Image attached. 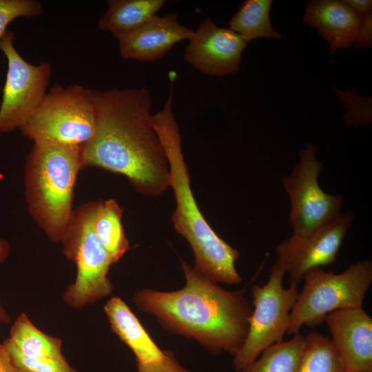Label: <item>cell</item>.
I'll use <instances>...</instances> for the list:
<instances>
[{
	"mask_svg": "<svg viewBox=\"0 0 372 372\" xmlns=\"http://www.w3.org/2000/svg\"><path fill=\"white\" fill-rule=\"evenodd\" d=\"M87 91L96 127L92 138L82 146L81 169L100 167L123 175L141 194H163L169 187L170 170L150 123L149 91L145 87Z\"/></svg>",
	"mask_w": 372,
	"mask_h": 372,
	"instance_id": "1",
	"label": "cell"
},
{
	"mask_svg": "<svg viewBox=\"0 0 372 372\" xmlns=\"http://www.w3.org/2000/svg\"><path fill=\"white\" fill-rule=\"evenodd\" d=\"M185 285L172 291L142 289L133 302L172 333L193 339L212 353L233 356L247 337L252 309L243 289L228 291L180 260Z\"/></svg>",
	"mask_w": 372,
	"mask_h": 372,
	"instance_id": "2",
	"label": "cell"
},
{
	"mask_svg": "<svg viewBox=\"0 0 372 372\" xmlns=\"http://www.w3.org/2000/svg\"><path fill=\"white\" fill-rule=\"evenodd\" d=\"M172 99L171 87L163 109L151 114L149 120L160 138L169 166V187L174 191L176 203L172 216L173 225L189 243L196 270L218 283L238 284L242 281L235 266L239 258L238 251L215 233L193 196Z\"/></svg>",
	"mask_w": 372,
	"mask_h": 372,
	"instance_id": "3",
	"label": "cell"
},
{
	"mask_svg": "<svg viewBox=\"0 0 372 372\" xmlns=\"http://www.w3.org/2000/svg\"><path fill=\"white\" fill-rule=\"evenodd\" d=\"M82 146L34 142L25 166L30 215L53 242H61L70 221L73 192L81 169Z\"/></svg>",
	"mask_w": 372,
	"mask_h": 372,
	"instance_id": "4",
	"label": "cell"
},
{
	"mask_svg": "<svg viewBox=\"0 0 372 372\" xmlns=\"http://www.w3.org/2000/svg\"><path fill=\"white\" fill-rule=\"evenodd\" d=\"M302 279L304 287L290 312L288 334L298 332L304 324H321L334 311L362 307L372 283V262L358 261L340 273L316 267L309 270Z\"/></svg>",
	"mask_w": 372,
	"mask_h": 372,
	"instance_id": "5",
	"label": "cell"
},
{
	"mask_svg": "<svg viewBox=\"0 0 372 372\" xmlns=\"http://www.w3.org/2000/svg\"><path fill=\"white\" fill-rule=\"evenodd\" d=\"M96 203L89 202L73 211L61 241L63 253L76 265V277L68 286L63 300L73 309H81L112 293L107 274L114 264L101 245L93 227Z\"/></svg>",
	"mask_w": 372,
	"mask_h": 372,
	"instance_id": "6",
	"label": "cell"
},
{
	"mask_svg": "<svg viewBox=\"0 0 372 372\" xmlns=\"http://www.w3.org/2000/svg\"><path fill=\"white\" fill-rule=\"evenodd\" d=\"M95 127L94 108L87 88L55 83L20 130L34 142L83 146L93 136Z\"/></svg>",
	"mask_w": 372,
	"mask_h": 372,
	"instance_id": "7",
	"label": "cell"
},
{
	"mask_svg": "<svg viewBox=\"0 0 372 372\" xmlns=\"http://www.w3.org/2000/svg\"><path fill=\"white\" fill-rule=\"evenodd\" d=\"M285 271L273 265L268 281L252 287L253 306L247 337L234 355L237 371L258 358L267 347L282 341L287 333L289 316L298 291V285H282Z\"/></svg>",
	"mask_w": 372,
	"mask_h": 372,
	"instance_id": "8",
	"label": "cell"
},
{
	"mask_svg": "<svg viewBox=\"0 0 372 372\" xmlns=\"http://www.w3.org/2000/svg\"><path fill=\"white\" fill-rule=\"evenodd\" d=\"M316 152V146L309 143L298 152V162L291 172L282 179L290 199L289 219L293 236H307L342 214L343 197L325 192L318 183L323 165Z\"/></svg>",
	"mask_w": 372,
	"mask_h": 372,
	"instance_id": "9",
	"label": "cell"
},
{
	"mask_svg": "<svg viewBox=\"0 0 372 372\" xmlns=\"http://www.w3.org/2000/svg\"><path fill=\"white\" fill-rule=\"evenodd\" d=\"M15 36L6 31L0 39V50L7 59L8 69L0 105V134L21 129L47 93L51 64L33 65L16 50Z\"/></svg>",
	"mask_w": 372,
	"mask_h": 372,
	"instance_id": "10",
	"label": "cell"
},
{
	"mask_svg": "<svg viewBox=\"0 0 372 372\" xmlns=\"http://www.w3.org/2000/svg\"><path fill=\"white\" fill-rule=\"evenodd\" d=\"M353 220V213L346 211L307 236L291 234L276 247L274 265L289 273L290 284L298 286L309 270L336 261Z\"/></svg>",
	"mask_w": 372,
	"mask_h": 372,
	"instance_id": "11",
	"label": "cell"
},
{
	"mask_svg": "<svg viewBox=\"0 0 372 372\" xmlns=\"http://www.w3.org/2000/svg\"><path fill=\"white\" fill-rule=\"evenodd\" d=\"M184 59L200 72L224 76L238 72L247 43L229 28L210 19L201 22L189 38Z\"/></svg>",
	"mask_w": 372,
	"mask_h": 372,
	"instance_id": "12",
	"label": "cell"
},
{
	"mask_svg": "<svg viewBox=\"0 0 372 372\" xmlns=\"http://www.w3.org/2000/svg\"><path fill=\"white\" fill-rule=\"evenodd\" d=\"M194 30L178 22L176 13L156 14L132 30L114 32L121 56L142 62L157 61L177 43L187 39Z\"/></svg>",
	"mask_w": 372,
	"mask_h": 372,
	"instance_id": "13",
	"label": "cell"
},
{
	"mask_svg": "<svg viewBox=\"0 0 372 372\" xmlns=\"http://www.w3.org/2000/svg\"><path fill=\"white\" fill-rule=\"evenodd\" d=\"M324 322L345 370L372 372V318L362 307L334 311Z\"/></svg>",
	"mask_w": 372,
	"mask_h": 372,
	"instance_id": "14",
	"label": "cell"
},
{
	"mask_svg": "<svg viewBox=\"0 0 372 372\" xmlns=\"http://www.w3.org/2000/svg\"><path fill=\"white\" fill-rule=\"evenodd\" d=\"M362 19L347 3L339 0L311 1L303 16V21L328 42L331 54L352 45Z\"/></svg>",
	"mask_w": 372,
	"mask_h": 372,
	"instance_id": "15",
	"label": "cell"
},
{
	"mask_svg": "<svg viewBox=\"0 0 372 372\" xmlns=\"http://www.w3.org/2000/svg\"><path fill=\"white\" fill-rule=\"evenodd\" d=\"M112 331L134 353L136 363L160 361L164 355L136 316L119 297H112L104 306Z\"/></svg>",
	"mask_w": 372,
	"mask_h": 372,
	"instance_id": "16",
	"label": "cell"
},
{
	"mask_svg": "<svg viewBox=\"0 0 372 372\" xmlns=\"http://www.w3.org/2000/svg\"><path fill=\"white\" fill-rule=\"evenodd\" d=\"M3 344L8 351L24 356L66 360L62 352V340L41 331L25 313L17 317L11 327L9 337Z\"/></svg>",
	"mask_w": 372,
	"mask_h": 372,
	"instance_id": "17",
	"label": "cell"
},
{
	"mask_svg": "<svg viewBox=\"0 0 372 372\" xmlns=\"http://www.w3.org/2000/svg\"><path fill=\"white\" fill-rule=\"evenodd\" d=\"M107 10L98 21L101 30L112 34L136 28L157 12L164 0H109Z\"/></svg>",
	"mask_w": 372,
	"mask_h": 372,
	"instance_id": "18",
	"label": "cell"
},
{
	"mask_svg": "<svg viewBox=\"0 0 372 372\" xmlns=\"http://www.w3.org/2000/svg\"><path fill=\"white\" fill-rule=\"evenodd\" d=\"M123 209L115 199L97 201L93 227L101 245L114 263L130 249L122 223Z\"/></svg>",
	"mask_w": 372,
	"mask_h": 372,
	"instance_id": "19",
	"label": "cell"
},
{
	"mask_svg": "<svg viewBox=\"0 0 372 372\" xmlns=\"http://www.w3.org/2000/svg\"><path fill=\"white\" fill-rule=\"evenodd\" d=\"M271 4V0L245 1L229 20V29L238 34L247 43L257 38H282L270 21Z\"/></svg>",
	"mask_w": 372,
	"mask_h": 372,
	"instance_id": "20",
	"label": "cell"
},
{
	"mask_svg": "<svg viewBox=\"0 0 372 372\" xmlns=\"http://www.w3.org/2000/svg\"><path fill=\"white\" fill-rule=\"evenodd\" d=\"M304 344L299 331L288 341L274 343L240 372H298Z\"/></svg>",
	"mask_w": 372,
	"mask_h": 372,
	"instance_id": "21",
	"label": "cell"
},
{
	"mask_svg": "<svg viewBox=\"0 0 372 372\" xmlns=\"http://www.w3.org/2000/svg\"><path fill=\"white\" fill-rule=\"evenodd\" d=\"M346 370L327 337L310 332L304 336L303 353L298 372H344Z\"/></svg>",
	"mask_w": 372,
	"mask_h": 372,
	"instance_id": "22",
	"label": "cell"
},
{
	"mask_svg": "<svg viewBox=\"0 0 372 372\" xmlns=\"http://www.w3.org/2000/svg\"><path fill=\"white\" fill-rule=\"evenodd\" d=\"M332 88L347 108L342 116L347 126L365 127L371 123V97H364L353 88L346 91H340L335 87Z\"/></svg>",
	"mask_w": 372,
	"mask_h": 372,
	"instance_id": "23",
	"label": "cell"
},
{
	"mask_svg": "<svg viewBox=\"0 0 372 372\" xmlns=\"http://www.w3.org/2000/svg\"><path fill=\"white\" fill-rule=\"evenodd\" d=\"M42 12L41 3L36 0H0V39L12 21L19 17H34Z\"/></svg>",
	"mask_w": 372,
	"mask_h": 372,
	"instance_id": "24",
	"label": "cell"
},
{
	"mask_svg": "<svg viewBox=\"0 0 372 372\" xmlns=\"http://www.w3.org/2000/svg\"><path fill=\"white\" fill-rule=\"evenodd\" d=\"M8 351L21 372H78L66 360L28 357L14 351Z\"/></svg>",
	"mask_w": 372,
	"mask_h": 372,
	"instance_id": "25",
	"label": "cell"
},
{
	"mask_svg": "<svg viewBox=\"0 0 372 372\" xmlns=\"http://www.w3.org/2000/svg\"><path fill=\"white\" fill-rule=\"evenodd\" d=\"M163 352V358L160 361L149 364L136 363L138 372H192L180 364L171 351Z\"/></svg>",
	"mask_w": 372,
	"mask_h": 372,
	"instance_id": "26",
	"label": "cell"
},
{
	"mask_svg": "<svg viewBox=\"0 0 372 372\" xmlns=\"http://www.w3.org/2000/svg\"><path fill=\"white\" fill-rule=\"evenodd\" d=\"M351 45L357 50H364L371 48L372 12L363 17L360 28Z\"/></svg>",
	"mask_w": 372,
	"mask_h": 372,
	"instance_id": "27",
	"label": "cell"
},
{
	"mask_svg": "<svg viewBox=\"0 0 372 372\" xmlns=\"http://www.w3.org/2000/svg\"><path fill=\"white\" fill-rule=\"evenodd\" d=\"M0 372H21L3 343H0Z\"/></svg>",
	"mask_w": 372,
	"mask_h": 372,
	"instance_id": "28",
	"label": "cell"
},
{
	"mask_svg": "<svg viewBox=\"0 0 372 372\" xmlns=\"http://www.w3.org/2000/svg\"><path fill=\"white\" fill-rule=\"evenodd\" d=\"M344 1L362 17L372 12V1L371 0H344Z\"/></svg>",
	"mask_w": 372,
	"mask_h": 372,
	"instance_id": "29",
	"label": "cell"
},
{
	"mask_svg": "<svg viewBox=\"0 0 372 372\" xmlns=\"http://www.w3.org/2000/svg\"><path fill=\"white\" fill-rule=\"evenodd\" d=\"M10 251L8 242L0 238V262H3L8 257Z\"/></svg>",
	"mask_w": 372,
	"mask_h": 372,
	"instance_id": "30",
	"label": "cell"
},
{
	"mask_svg": "<svg viewBox=\"0 0 372 372\" xmlns=\"http://www.w3.org/2000/svg\"><path fill=\"white\" fill-rule=\"evenodd\" d=\"M10 322L11 320L9 315L0 302V323L10 324Z\"/></svg>",
	"mask_w": 372,
	"mask_h": 372,
	"instance_id": "31",
	"label": "cell"
},
{
	"mask_svg": "<svg viewBox=\"0 0 372 372\" xmlns=\"http://www.w3.org/2000/svg\"><path fill=\"white\" fill-rule=\"evenodd\" d=\"M344 372H359V371H345Z\"/></svg>",
	"mask_w": 372,
	"mask_h": 372,
	"instance_id": "32",
	"label": "cell"
}]
</instances>
